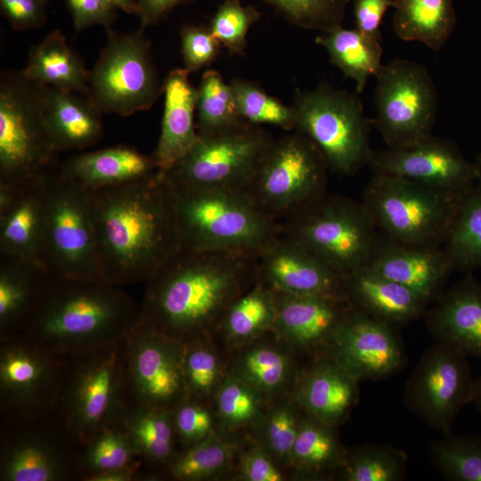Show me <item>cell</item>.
<instances>
[{"label":"cell","mask_w":481,"mask_h":481,"mask_svg":"<svg viewBox=\"0 0 481 481\" xmlns=\"http://www.w3.org/2000/svg\"><path fill=\"white\" fill-rule=\"evenodd\" d=\"M257 281V257L181 248L145 282L138 320L183 344L213 338Z\"/></svg>","instance_id":"obj_1"},{"label":"cell","mask_w":481,"mask_h":481,"mask_svg":"<svg viewBox=\"0 0 481 481\" xmlns=\"http://www.w3.org/2000/svg\"><path fill=\"white\" fill-rule=\"evenodd\" d=\"M89 192L103 281L119 287L146 282L182 248L164 180Z\"/></svg>","instance_id":"obj_2"},{"label":"cell","mask_w":481,"mask_h":481,"mask_svg":"<svg viewBox=\"0 0 481 481\" xmlns=\"http://www.w3.org/2000/svg\"><path fill=\"white\" fill-rule=\"evenodd\" d=\"M138 310L121 287L102 279L52 276L20 334L69 356L121 342Z\"/></svg>","instance_id":"obj_3"},{"label":"cell","mask_w":481,"mask_h":481,"mask_svg":"<svg viewBox=\"0 0 481 481\" xmlns=\"http://www.w3.org/2000/svg\"><path fill=\"white\" fill-rule=\"evenodd\" d=\"M167 185L182 248L258 257L281 234L242 191Z\"/></svg>","instance_id":"obj_4"},{"label":"cell","mask_w":481,"mask_h":481,"mask_svg":"<svg viewBox=\"0 0 481 481\" xmlns=\"http://www.w3.org/2000/svg\"><path fill=\"white\" fill-rule=\"evenodd\" d=\"M121 342L66 356L55 412L80 446L126 409Z\"/></svg>","instance_id":"obj_5"},{"label":"cell","mask_w":481,"mask_h":481,"mask_svg":"<svg viewBox=\"0 0 481 481\" xmlns=\"http://www.w3.org/2000/svg\"><path fill=\"white\" fill-rule=\"evenodd\" d=\"M60 153L49 135L39 86L21 71L0 76V185L41 181L59 168Z\"/></svg>","instance_id":"obj_6"},{"label":"cell","mask_w":481,"mask_h":481,"mask_svg":"<svg viewBox=\"0 0 481 481\" xmlns=\"http://www.w3.org/2000/svg\"><path fill=\"white\" fill-rule=\"evenodd\" d=\"M464 195L374 174L362 204L387 239L405 245L435 247L443 246Z\"/></svg>","instance_id":"obj_7"},{"label":"cell","mask_w":481,"mask_h":481,"mask_svg":"<svg viewBox=\"0 0 481 481\" xmlns=\"http://www.w3.org/2000/svg\"><path fill=\"white\" fill-rule=\"evenodd\" d=\"M291 107L295 130L314 143L330 170L351 175L369 165L373 120L365 116L356 94L321 83L314 89L296 90Z\"/></svg>","instance_id":"obj_8"},{"label":"cell","mask_w":481,"mask_h":481,"mask_svg":"<svg viewBox=\"0 0 481 481\" xmlns=\"http://www.w3.org/2000/svg\"><path fill=\"white\" fill-rule=\"evenodd\" d=\"M281 223V233L346 276L367 264L379 240L363 205L327 193Z\"/></svg>","instance_id":"obj_9"},{"label":"cell","mask_w":481,"mask_h":481,"mask_svg":"<svg viewBox=\"0 0 481 481\" xmlns=\"http://www.w3.org/2000/svg\"><path fill=\"white\" fill-rule=\"evenodd\" d=\"M328 170L319 148L296 131L273 139L241 191L263 215L280 222L326 194Z\"/></svg>","instance_id":"obj_10"},{"label":"cell","mask_w":481,"mask_h":481,"mask_svg":"<svg viewBox=\"0 0 481 481\" xmlns=\"http://www.w3.org/2000/svg\"><path fill=\"white\" fill-rule=\"evenodd\" d=\"M39 262L53 277L102 279L90 192L63 176L59 168L45 179V220Z\"/></svg>","instance_id":"obj_11"},{"label":"cell","mask_w":481,"mask_h":481,"mask_svg":"<svg viewBox=\"0 0 481 481\" xmlns=\"http://www.w3.org/2000/svg\"><path fill=\"white\" fill-rule=\"evenodd\" d=\"M79 449L55 412L1 418L0 481L81 480Z\"/></svg>","instance_id":"obj_12"},{"label":"cell","mask_w":481,"mask_h":481,"mask_svg":"<svg viewBox=\"0 0 481 481\" xmlns=\"http://www.w3.org/2000/svg\"><path fill=\"white\" fill-rule=\"evenodd\" d=\"M106 45L89 73L86 96L102 112L122 117L147 110L163 93L144 29L107 30Z\"/></svg>","instance_id":"obj_13"},{"label":"cell","mask_w":481,"mask_h":481,"mask_svg":"<svg viewBox=\"0 0 481 481\" xmlns=\"http://www.w3.org/2000/svg\"><path fill=\"white\" fill-rule=\"evenodd\" d=\"M273 141L262 126L246 121L199 135L163 180L173 187L241 191L255 175Z\"/></svg>","instance_id":"obj_14"},{"label":"cell","mask_w":481,"mask_h":481,"mask_svg":"<svg viewBox=\"0 0 481 481\" xmlns=\"http://www.w3.org/2000/svg\"><path fill=\"white\" fill-rule=\"evenodd\" d=\"M373 125L387 147L412 144L431 135L438 101L428 69L407 59L382 65L376 74Z\"/></svg>","instance_id":"obj_15"},{"label":"cell","mask_w":481,"mask_h":481,"mask_svg":"<svg viewBox=\"0 0 481 481\" xmlns=\"http://www.w3.org/2000/svg\"><path fill=\"white\" fill-rule=\"evenodd\" d=\"M184 347L137 316L121 342L128 404L172 411L189 399Z\"/></svg>","instance_id":"obj_16"},{"label":"cell","mask_w":481,"mask_h":481,"mask_svg":"<svg viewBox=\"0 0 481 481\" xmlns=\"http://www.w3.org/2000/svg\"><path fill=\"white\" fill-rule=\"evenodd\" d=\"M66 356L23 334L0 340V417L43 416L55 412Z\"/></svg>","instance_id":"obj_17"},{"label":"cell","mask_w":481,"mask_h":481,"mask_svg":"<svg viewBox=\"0 0 481 481\" xmlns=\"http://www.w3.org/2000/svg\"><path fill=\"white\" fill-rule=\"evenodd\" d=\"M475 379L468 356L436 341L427 348L408 377L405 407L441 434L452 431L461 410L471 403Z\"/></svg>","instance_id":"obj_18"},{"label":"cell","mask_w":481,"mask_h":481,"mask_svg":"<svg viewBox=\"0 0 481 481\" xmlns=\"http://www.w3.org/2000/svg\"><path fill=\"white\" fill-rule=\"evenodd\" d=\"M369 166L374 174L458 195H464L479 178L476 163L467 160L453 143L432 134L407 146L373 151Z\"/></svg>","instance_id":"obj_19"},{"label":"cell","mask_w":481,"mask_h":481,"mask_svg":"<svg viewBox=\"0 0 481 481\" xmlns=\"http://www.w3.org/2000/svg\"><path fill=\"white\" fill-rule=\"evenodd\" d=\"M328 354L359 382L390 378L407 364L398 329L353 306L339 325Z\"/></svg>","instance_id":"obj_20"},{"label":"cell","mask_w":481,"mask_h":481,"mask_svg":"<svg viewBox=\"0 0 481 481\" xmlns=\"http://www.w3.org/2000/svg\"><path fill=\"white\" fill-rule=\"evenodd\" d=\"M274 293L273 333L276 338L292 351L313 358L328 354L339 325L352 307L350 303L325 296Z\"/></svg>","instance_id":"obj_21"},{"label":"cell","mask_w":481,"mask_h":481,"mask_svg":"<svg viewBox=\"0 0 481 481\" xmlns=\"http://www.w3.org/2000/svg\"><path fill=\"white\" fill-rule=\"evenodd\" d=\"M257 264L258 281L276 292L347 300L345 276L282 233L257 257Z\"/></svg>","instance_id":"obj_22"},{"label":"cell","mask_w":481,"mask_h":481,"mask_svg":"<svg viewBox=\"0 0 481 481\" xmlns=\"http://www.w3.org/2000/svg\"><path fill=\"white\" fill-rule=\"evenodd\" d=\"M408 287L428 304L444 291L452 266L442 246H412L379 239L367 264Z\"/></svg>","instance_id":"obj_23"},{"label":"cell","mask_w":481,"mask_h":481,"mask_svg":"<svg viewBox=\"0 0 481 481\" xmlns=\"http://www.w3.org/2000/svg\"><path fill=\"white\" fill-rule=\"evenodd\" d=\"M45 179L0 185V254L40 264L45 220Z\"/></svg>","instance_id":"obj_24"},{"label":"cell","mask_w":481,"mask_h":481,"mask_svg":"<svg viewBox=\"0 0 481 481\" xmlns=\"http://www.w3.org/2000/svg\"><path fill=\"white\" fill-rule=\"evenodd\" d=\"M359 381L329 354L313 358L295 385L294 401L304 413L338 427L359 400Z\"/></svg>","instance_id":"obj_25"},{"label":"cell","mask_w":481,"mask_h":481,"mask_svg":"<svg viewBox=\"0 0 481 481\" xmlns=\"http://www.w3.org/2000/svg\"><path fill=\"white\" fill-rule=\"evenodd\" d=\"M434 302L423 316L431 336L481 359V283L469 274Z\"/></svg>","instance_id":"obj_26"},{"label":"cell","mask_w":481,"mask_h":481,"mask_svg":"<svg viewBox=\"0 0 481 481\" xmlns=\"http://www.w3.org/2000/svg\"><path fill=\"white\" fill-rule=\"evenodd\" d=\"M59 171L89 192L159 180L151 155L127 145L74 154L60 162Z\"/></svg>","instance_id":"obj_27"},{"label":"cell","mask_w":481,"mask_h":481,"mask_svg":"<svg viewBox=\"0 0 481 481\" xmlns=\"http://www.w3.org/2000/svg\"><path fill=\"white\" fill-rule=\"evenodd\" d=\"M350 305L395 328L424 316L428 305L408 287L364 265L345 276Z\"/></svg>","instance_id":"obj_28"},{"label":"cell","mask_w":481,"mask_h":481,"mask_svg":"<svg viewBox=\"0 0 481 481\" xmlns=\"http://www.w3.org/2000/svg\"><path fill=\"white\" fill-rule=\"evenodd\" d=\"M183 69L171 70L163 81L164 111L157 147L151 157L163 180L199 139L194 123L197 88Z\"/></svg>","instance_id":"obj_29"},{"label":"cell","mask_w":481,"mask_h":481,"mask_svg":"<svg viewBox=\"0 0 481 481\" xmlns=\"http://www.w3.org/2000/svg\"><path fill=\"white\" fill-rule=\"evenodd\" d=\"M38 86L45 122L60 154L82 151L100 141L103 135L102 112L86 95Z\"/></svg>","instance_id":"obj_30"},{"label":"cell","mask_w":481,"mask_h":481,"mask_svg":"<svg viewBox=\"0 0 481 481\" xmlns=\"http://www.w3.org/2000/svg\"><path fill=\"white\" fill-rule=\"evenodd\" d=\"M51 277L40 264L0 254V340L24 330Z\"/></svg>","instance_id":"obj_31"},{"label":"cell","mask_w":481,"mask_h":481,"mask_svg":"<svg viewBox=\"0 0 481 481\" xmlns=\"http://www.w3.org/2000/svg\"><path fill=\"white\" fill-rule=\"evenodd\" d=\"M137 456L144 469L158 475L181 453L172 411L127 404L122 418Z\"/></svg>","instance_id":"obj_32"},{"label":"cell","mask_w":481,"mask_h":481,"mask_svg":"<svg viewBox=\"0 0 481 481\" xmlns=\"http://www.w3.org/2000/svg\"><path fill=\"white\" fill-rule=\"evenodd\" d=\"M21 73L40 86L74 92H88L89 73L83 59L67 43L59 29L51 31L31 47Z\"/></svg>","instance_id":"obj_33"},{"label":"cell","mask_w":481,"mask_h":481,"mask_svg":"<svg viewBox=\"0 0 481 481\" xmlns=\"http://www.w3.org/2000/svg\"><path fill=\"white\" fill-rule=\"evenodd\" d=\"M336 428L306 413L301 417L291 459V467L298 477L309 480L337 477L347 449Z\"/></svg>","instance_id":"obj_34"},{"label":"cell","mask_w":481,"mask_h":481,"mask_svg":"<svg viewBox=\"0 0 481 481\" xmlns=\"http://www.w3.org/2000/svg\"><path fill=\"white\" fill-rule=\"evenodd\" d=\"M241 346L227 373L257 391L264 398L281 393L289 381L298 379L295 363L281 346L255 343Z\"/></svg>","instance_id":"obj_35"},{"label":"cell","mask_w":481,"mask_h":481,"mask_svg":"<svg viewBox=\"0 0 481 481\" xmlns=\"http://www.w3.org/2000/svg\"><path fill=\"white\" fill-rule=\"evenodd\" d=\"M393 29L404 41L439 52L455 27L452 0H393Z\"/></svg>","instance_id":"obj_36"},{"label":"cell","mask_w":481,"mask_h":481,"mask_svg":"<svg viewBox=\"0 0 481 481\" xmlns=\"http://www.w3.org/2000/svg\"><path fill=\"white\" fill-rule=\"evenodd\" d=\"M275 314L274 291L257 281L231 304L217 332L229 344L240 347L267 332L273 333Z\"/></svg>","instance_id":"obj_37"},{"label":"cell","mask_w":481,"mask_h":481,"mask_svg":"<svg viewBox=\"0 0 481 481\" xmlns=\"http://www.w3.org/2000/svg\"><path fill=\"white\" fill-rule=\"evenodd\" d=\"M315 43L328 53L330 62L353 79L358 94L364 90L370 76H376L381 66L379 39L367 37L356 29L342 26L315 37Z\"/></svg>","instance_id":"obj_38"},{"label":"cell","mask_w":481,"mask_h":481,"mask_svg":"<svg viewBox=\"0 0 481 481\" xmlns=\"http://www.w3.org/2000/svg\"><path fill=\"white\" fill-rule=\"evenodd\" d=\"M442 247L453 270L481 267V180L463 196Z\"/></svg>","instance_id":"obj_39"},{"label":"cell","mask_w":481,"mask_h":481,"mask_svg":"<svg viewBox=\"0 0 481 481\" xmlns=\"http://www.w3.org/2000/svg\"><path fill=\"white\" fill-rule=\"evenodd\" d=\"M123 418V417H122ZM142 461L136 454L122 419L101 428L79 449L82 481Z\"/></svg>","instance_id":"obj_40"},{"label":"cell","mask_w":481,"mask_h":481,"mask_svg":"<svg viewBox=\"0 0 481 481\" xmlns=\"http://www.w3.org/2000/svg\"><path fill=\"white\" fill-rule=\"evenodd\" d=\"M235 442L216 431L203 440L183 449L176 459L158 477L179 481H200L217 477L230 465L237 452Z\"/></svg>","instance_id":"obj_41"},{"label":"cell","mask_w":481,"mask_h":481,"mask_svg":"<svg viewBox=\"0 0 481 481\" xmlns=\"http://www.w3.org/2000/svg\"><path fill=\"white\" fill-rule=\"evenodd\" d=\"M408 455L386 444H363L347 449L337 477L343 481H401Z\"/></svg>","instance_id":"obj_42"},{"label":"cell","mask_w":481,"mask_h":481,"mask_svg":"<svg viewBox=\"0 0 481 481\" xmlns=\"http://www.w3.org/2000/svg\"><path fill=\"white\" fill-rule=\"evenodd\" d=\"M195 111L199 135H211L244 121L239 116L230 84L222 75L208 69L197 88Z\"/></svg>","instance_id":"obj_43"},{"label":"cell","mask_w":481,"mask_h":481,"mask_svg":"<svg viewBox=\"0 0 481 481\" xmlns=\"http://www.w3.org/2000/svg\"><path fill=\"white\" fill-rule=\"evenodd\" d=\"M430 455L439 472L451 481H481V436L442 434L430 444Z\"/></svg>","instance_id":"obj_44"},{"label":"cell","mask_w":481,"mask_h":481,"mask_svg":"<svg viewBox=\"0 0 481 481\" xmlns=\"http://www.w3.org/2000/svg\"><path fill=\"white\" fill-rule=\"evenodd\" d=\"M236 110L248 123L278 126L285 131L295 129V115L290 106L268 94L253 81L235 77L230 83Z\"/></svg>","instance_id":"obj_45"},{"label":"cell","mask_w":481,"mask_h":481,"mask_svg":"<svg viewBox=\"0 0 481 481\" xmlns=\"http://www.w3.org/2000/svg\"><path fill=\"white\" fill-rule=\"evenodd\" d=\"M212 338H200L186 343L183 356L189 398L207 404L213 400L227 374L224 371Z\"/></svg>","instance_id":"obj_46"},{"label":"cell","mask_w":481,"mask_h":481,"mask_svg":"<svg viewBox=\"0 0 481 481\" xmlns=\"http://www.w3.org/2000/svg\"><path fill=\"white\" fill-rule=\"evenodd\" d=\"M263 400L257 391L229 373L213 397L216 418L230 430L259 425L265 415Z\"/></svg>","instance_id":"obj_47"},{"label":"cell","mask_w":481,"mask_h":481,"mask_svg":"<svg viewBox=\"0 0 481 481\" xmlns=\"http://www.w3.org/2000/svg\"><path fill=\"white\" fill-rule=\"evenodd\" d=\"M287 21L310 30L329 32L342 26L350 0H262Z\"/></svg>","instance_id":"obj_48"},{"label":"cell","mask_w":481,"mask_h":481,"mask_svg":"<svg viewBox=\"0 0 481 481\" xmlns=\"http://www.w3.org/2000/svg\"><path fill=\"white\" fill-rule=\"evenodd\" d=\"M297 403L282 402L273 406L263 417L261 445L283 466H291L292 452L301 416Z\"/></svg>","instance_id":"obj_49"},{"label":"cell","mask_w":481,"mask_h":481,"mask_svg":"<svg viewBox=\"0 0 481 481\" xmlns=\"http://www.w3.org/2000/svg\"><path fill=\"white\" fill-rule=\"evenodd\" d=\"M260 19L254 6H244L240 0H225L210 22V30L230 54L242 55L247 48L249 28Z\"/></svg>","instance_id":"obj_50"},{"label":"cell","mask_w":481,"mask_h":481,"mask_svg":"<svg viewBox=\"0 0 481 481\" xmlns=\"http://www.w3.org/2000/svg\"><path fill=\"white\" fill-rule=\"evenodd\" d=\"M207 403L187 399L172 410L178 441L185 449L216 431V413Z\"/></svg>","instance_id":"obj_51"},{"label":"cell","mask_w":481,"mask_h":481,"mask_svg":"<svg viewBox=\"0 0 481 481\" xmlns=\"http://www.w3.org/2000/svg\"><path fill=\"white\" fill-rule=\"evenodd\" d=\"M180 37L184 69L189 73L210 65L222 47L207 27L185 25L181 29Z\"/></svg>","instance_id":"obj_52"},{"label":"cell","mask_w":481,"mask_h":481,"mask_svg":"<svg viewBox=\"0 0 481 481\" xmlns=\"http://www.w3.org/2000/svg\"><path fill=\"white\" fill-rule=\"evenodd\" d=\"M239 477L245 481H282L284 474L273 457L261 445L243 451L239 458Z\"/></svg>","instance_id":"obj_53"},{"label":"cell","mask_w":481,"mask_h":481,"mask_svg":"<svg viewBox=\"0 0 481 481\" xmlns=\"http://www.w3.org/2000/svg\"><path fill=\"white\" fill-rule=\"evenodd\" d=\"M71 13L76 32L100 25L106 31L117 18V8L106 0H65Z\"/></svg>","instance_id":"obj_54"},{"label":"cell","mask_w":481,"mask_h":481,"mask_svg":"<svg viewBox=\"0 0 481 481\" xmlns=\"http://www.w3.org/2000/svg\"><path fill=\"white\" fill-rule=\"evenodd\" d=\"M45 0H0L3 15L17 30L41 27L46 19Z\"/></svg>","instance_id":"obj_55"},{"label":"cell","mask_w":481,"mask_h":481,"mask_svg":"<svg viewBox=\"0 0 481 481\" xmlns=\"http://www.w3.org/2000/svg\"><path fill=\"white\" fill-rule=\"evenodd\" d=\"M393 0H355V29L363 35L379 39V26Z\"/></svg>","instance_id":"obj_56"},{"label":"cell","mask_w":481,"mask_h":481,"mask_svg":"<svg viewBox=\"0 0 481 481\" xmlns=\"http://www.w3.org/2000/svg\"><path fill=\"white\" fill-rule=\"evenodd\" d=\"M139 7L141 28L158 22L167 12L183 0H135Z\"/></svg>","instance_id":"obj_57"},{"label":"cell","mask_w":481,"mask_h":481,"mask_svg":"<svg viewBox=\"0 0 481 481\" xmlns=\"http://www.w3.org/2000/svg\"><path fill=\"white\" fill-rule=\"evenodd\" d=\"M117 9L128 14H139V7L135 0H106Z\"/></svg>","instance_id":"obj_58"},{"label":"cell","mask_w":481,"mask_h":481,"mask_svg":"<svg viewBox=\"0 0 481 481\" xmlns=\"http://www.w3.org/2000/svg\"><path fill=\"white\" fill-rule=\"evenodd\" d=\"M471 403L481 414V375L475 379L474 391Z\"/></svg>","instance_id":"obj_59"},{"label":"cell","mask_w":481,"mask_h":481,"mask_svg":"<svg viewBox=\"0 0 481 481\" xmlns=\"http://www.w3.org/2000/svg\"><path fill=\"white\" fill-rule=\"evenodd\" d=\"M477 167V169H478V173H479V178L478 180H481V152L477 158V162H475Z\"/></svg>","instance_id":"obj_60"},{"label":"cell","mask_w":481,"mask_h":481,"mask_svg":"<svg viewBox=\"0 0 481 481\" xmlns=\"http://www.w3.org/2000/svg\"><path fill=\"white\" fill-rule=\"evenodd\" d=\"M45 1L47 2L48 0H45Z\"/></svg>","instance_id":"obj_61"}]
</instances>
